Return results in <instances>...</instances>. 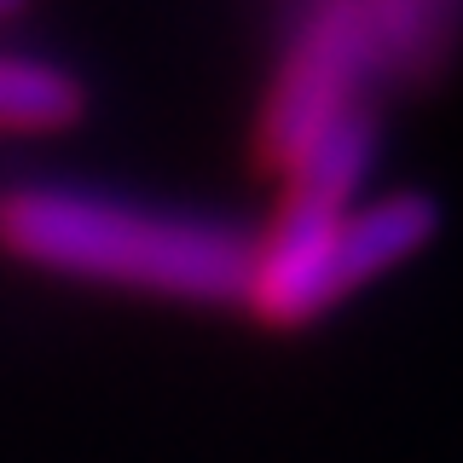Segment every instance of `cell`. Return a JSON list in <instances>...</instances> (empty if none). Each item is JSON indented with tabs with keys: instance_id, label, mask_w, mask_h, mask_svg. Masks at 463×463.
Returning <instances> with one entry per match:
<instances>
[{
	"instance_id": "obj_1",
	"label": "cell",
	"mask_w": 463,
	"mask_h": 463,
	"mask_svg": "<svg viewBox=\"0 0 463 463\" xmlns=\"http://www.w3.org/2000/svg\"><path fill=\"white\" fill-rule=\"evenodd\" d=\"M0 250L47 272L174 301H243L255 260V243L221 221L70 185H18L0 197Z\"/></svg>"
},
{
	"instance_id": "obj_5",
	"label": "cell",
	"mask_w": 463,
	"mask_h": 463,
	"mask_svg": "<svg viewBox=\"0 0 463 463\" xmlns=\"http://www.w3.org/2000/svg\"><path fill=\"white\" fill-rule=\"evenodd\" d=\"M24 6H29V0H0V18H18Z\"/></svg>"
},
{
	"instance_id": "obj_2",
	"label": "cell",
	"mask_w": 463,
	"mask_h": 463,
	"mask_svg": "<svg viewBox=\"0 0 463 463\" xmlns=\"http://www.w3.org/2000/svg\"><path fill=\"white\" fill-rule=\"evenodd\" d=\"M440 232V209L423 192H388L376 203H354L336 221V232L325 238L307 289H301V325L318 313H330L336 301H347L354 289L376 284L383 272H394L400 260H411L423 243Z\"/></svg>"
},
{
	"instance_id": "obj_3",
	"label": "cell",
	"mask_w": 463,
	"mask_h": 463,
	"mask_svg": "<svg viewBox=\"0 0 463 463\" xmlns=\"http://www.w3.org/2000/svg\"><path fill=\"white\" fill-rule=\"evenodd\" d=\"M347 6L376 47L383 87L440 76L463 47V0H347Z\"/></svg>"
},
{
	"instance_id": "obj_4",
	"label": "cell",
	"mask_w": 463,
	"mask_h": 463,
	"mask_svg": "<svg viewBox=\"0 0 463 463\" xmlns=\"http://www.w3.org/2000/svg\"><path fill=\"white\" fill-rule=\"evenodd\" d=\"M81 110H87V87L64 64L0 52V128L52 134V128H70Z\"/></svg>"
}]
</instances>
